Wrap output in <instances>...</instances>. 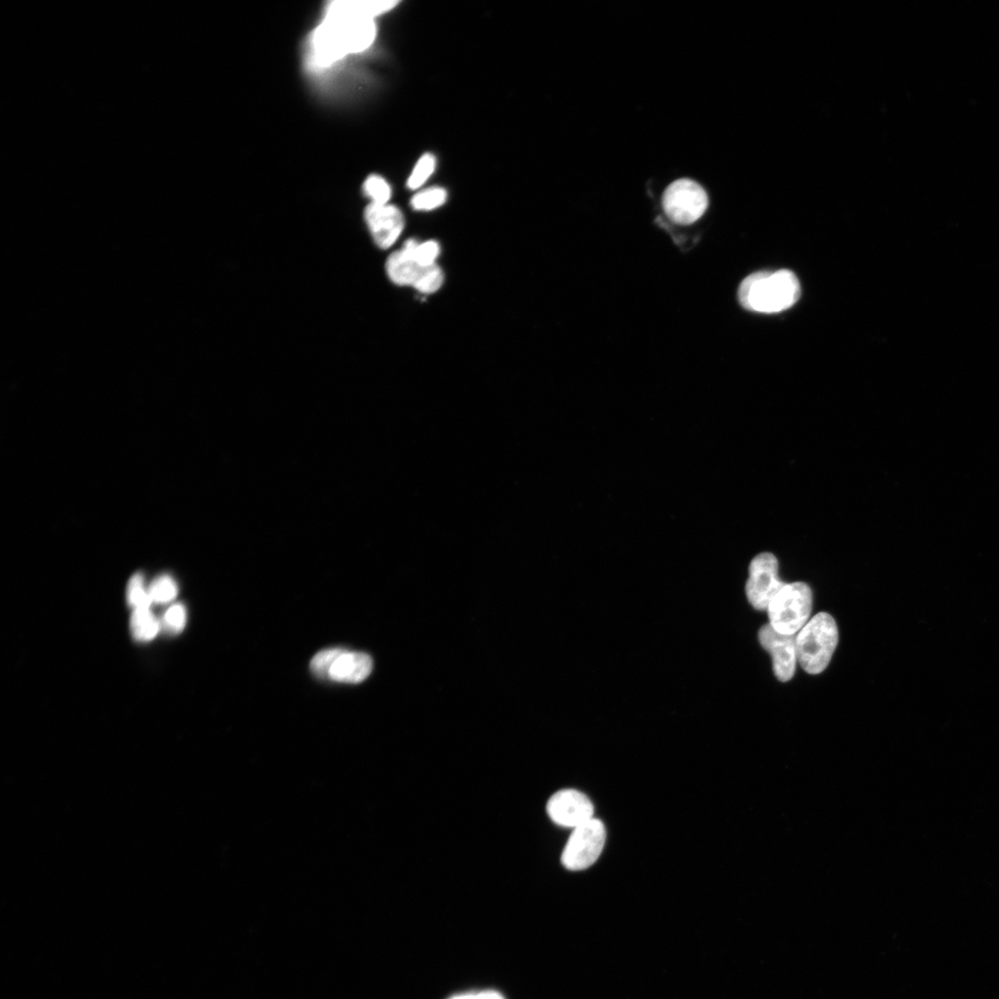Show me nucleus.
I'll list each match as a JSON object with an SVG mask.
<instances>
[{
    "label": "nucleus",
    "mask_w": 999,
    "mask_h": 999,
    "mask_svg": "<svg viewBox=\"0 0 999 999\" xmlns=\"http://www.w3.org/2000/svg\"><path fill=\"white\" fill-rule=\"evenodd\" d=\"M476 999H504V997L497 992L487 991L476 994Z\"/></svg>",
    "instance_id": "24"
},
{
    "label": "nucleus",
    "mask_w": 999,
    "mask_h": 999,
    "mask_svg": "<svg viewBox=\"0 0 999 999\" xmlns=\"http://www.w3.org/2000/svg\"><path fill=\"white\" fill-rule=\"evenodd\" d=\"M745 310L774 314L790 310L801 297V284L791 271H760L748 276L739 289Z\"/></svg>",
    "instance_id": "2"
},
{
    "label": "nucleus",
    "mask_w": 999,
    "mask_h": 999,
    "mask_svg": "<svg viewBox=\"0 0 999 999\" xmlns=\"http://www.w3.org/2000/svg\"><path fill=\"white\" fill-rule=\"evenodd\" d=\"M606 831L601 821L592 818L573 829L562 855L569 871H583L593 866L604 848Z\"/></svg>",
    "instance_id": "6"
},
{
    "label": "nucleus",
    "mask_w": 999,
    "mask_h": 999,
    "mask_svg": "<svg viewBox=\"0 0 999 999\" xmlns=\"http://www.w3.org/2000/svg\"><path fill=\"white\" fill-rule=\"evenodd\" d=\"M796 640L795 635L779 633L771 625L763 626L759 632V641L772 655L775 675L782 682L790 681L795 674Z\"/></svg>",
    "instance_id": "10"
},
{
    "label": "nucleus",
    "mask_w": 999,
    "mask_h": 999,
    "mask_svg": "<svg viewBox=\"0 0 999 999\" xmlns=\"http://www.w3.org/2000/svg\"><path fill=\"white\" fill-rule=\"evenodd\" d=\"M374 19L327 8L326 18L312 38V56L319 67H328L349 54L360 53L374 42Z\"/></svg>",
    "instance_id": "1"
},
{
    "label": "nucleus",
    "mask_w": 999,
    "mask_h": 999,
    "mask_svg": "<svg viewBox=\"0 0 999 999\" xmlns=\"http://www.w3.org/2000/svg\"><path fill=\"white\" fill-rule=\"evenodd\" d=\"M399 5V2H367V0H339V2L332 3L328 7L344 12L355 16L365 17L374 19L376 16L386 14L395 6Z\"/></svg>",
    "instance_id": "13"
},
{
    "label": "nucleus",
    "mask_w": 999,
    "mask_h": 999,
    "mask_svg": "<svg viewBox=\"0 0 999 999\" xmlns=\"http://www.w3.org/2000/svg\"><path fill=\"white\" fill-rule=\"evenodd\" d=\"M451 999H476V994H461V995L454 996Z\"/></svg>",
    "instance_id": "25"
},
{
    "label": "nucleus",
    "mask_w": 999,
    "mask_h": 999,
    "mask_svg": "<svg viewBox=\"0 0 999 999\" xmlns=\"http://www.w3.org/2000/svg\"><path fill=\"white\" fill-rule=\"evenodd\" d=\"M709 198L696 182L680 179L672 183L663 196V207L667 217L679 225L696 222L706 213Z\"/></svg>",
    "instance_id": "5"
},
{
    "label": "nucleus",
    "mask_w": 999,
    "mask_h": 999,
    "mask_svg": "<svg viewBox=\"0 0 999 999\" xmlns=\"http://www.w3.org/2000/svg\"><path fill=\"white\" fill-rule=\"evenodd\" d=\"M838 643L834 620L820 612L802 630L797 637V656L802 667L809 674L822 673L828 665Z\"/></svg>",
    "instance_id": "3"
},
{
    "label": "nucleus",
    "mask_w": 999,
    "mask_h": 999,
    "mask_svg": "<svg viewBox=\"0 0 999 999\" xmlns=\"http://www.w3.org/2000/svg\"><path fill=\"white\" fill-rule=\"evenodd\" d=\"M813 606V593L802 582L785 585L768 606L771 626L779 633L794 635L806 624Z\"/></svg>",
    "instance_id": "4"
},
{
    "label": "nucleus",
    "mask_w": 999,
    "mask_h": 999,
    "mask_svg": "<svg viewBox=\"0 0 999 999\" xmlns=\"http://www.w3.org/2000/svg\"><path fill=\"white\" fill-rule=\"evenodd\" d=\"M404 249L413 256L420 265L424 267L435 265L441 252L440 246L435 241L420 244L416 240L410 239L405 244Z\"/></svg>",
    "instance_id": "16"
},
{
    "label": "nucleus",
    "mask_w": 999,
    "mask_h": 999,
    "mask_svg": "<svg viewBox=\"0 0 999 999\" xmlns=\"http://www.w3.org/2000/svg\"><path fill=\"white\" fill-rule=\"evenodd\" d=\"M187 612L182 603L172 605L165 611L163 623L165 630L172 633L182 632L186 625Z\"/></svg>",
    "instance_id": "21"
},
{
    "label": "nucleus",
    "mask_w": 999,
    "mask_h": 999,
    "mask_svg": "<svg viewBox=\"0 0 999 999\" xmlns=\"http://www.w3.org/2000/svg\"><path fill=\"white\" fill-rule=\"evenodd\" d=\"M365 220L375 244L381 250L395 245L405 228L402 211L390 204H370L365 210Z\"/></svg>",
    "instance_id": "9"
},
{
    "label": "nucleus",
    "mask_w": 999,
    "mask_h": 999,
    "mask_svg": "<svg viewBox=\"0 0 999 999\" xmlns=\"http://www.w3.org/2000/svg\"><path fill=\"white\" fill-rule=\"evenodd\" d=\"M344 649L332 648L320 652L312 661V670L318 676L328 678L329 671Z\"/></svg>",
    "instance_id": "22"
},
{
    "label": "nucleus",
    "mask_w": 999,
    "mask_h": 999,
    "mask_svg": "<svg viewBox=\"0 0 999 999\" xmlns=\"http://www.w3.org/2000/svg\"><path fill=\"white\" fill-rule=\"evenodd\" d=\"M426 268L420 265L404 248L393 253L387 262V271L393 282L414 288L423 276Z\"/></svg>",
    "instance_id": "12"
},
{
    "label": "nucleus",
    "mask_w": 999,
    "mask_h": 999,
    "mask_svg": "<svg viewBox=\"0 0 999 999\" xmlns=\"http://www.w3.org/2000/svg\"><path fill=\"white\" fill-rule=\"evenodd\" d=\"M127 600L133 610L150 607L152 600L148 593V589H145L144 587L143 576L142 574L137 573L129 580L127 586Z\"/></svg>",
    "instance_id": "20"
},
{
    "label": "nucleus",
    "mask_w": 999,
    "mask_h": 999,
    "mask_svg": "<svg viewBox=\"0 0 999 999\" xmlns=\"http://www.w3.org/2000/svg\"><path fill=\"white\" fill-rule=\"evenodd\" d=\"M436 169V159L431 154H425L413 169L408 186L411 190H418L423 186Z\"/></svg>",
    "instance_id": "19"
},
{
    "label": "nucleus",
    "mask_w": 999,
    "mask_h": 999,
    "mask_svg": "<svg viewBox=\"0 0 999 999\" xmlns=\"http://www.w3.org/2000/svg\"><path fill=\"white\" fill-rule=\"evenodd\" d=\"M446 200V190L435 186L416 194L411 199V206L418 211H431L441 207Z\"/></svg>",
    "instance_id": "17"
},
{
    "label": "nucleus",
    "mask_w": 999,
    "mask_h": 999,
    "mask_svg": "<svg viewBox=\"0 0 999 999\" xmlns=\"http://www.w3.org/2000/svg\"><path fill=\"white\" fill-rule=\"evenodd\" d=\"M443 283V273L441 270L435 264L428 266L424 271L419 283L415 289L422 293H433L437 292Z\"/></svg>",
    "instance_id": "23"
},
{
    "label": "nucleus",
    "mask_w": 999,
    "mask_h": 999,
    "mask_svg": "<svg viewBox=\"0 0 999 999\" xmlns=\"http://www.w3.org/2000/svg\"><path fill=\"white\" fill-rule=\"evenodd\" d=\"M372 667L373 662L369 655L344 650L332 665L328 678L341 683L356 684L368 677Z\"/></svg>",
    "instance_id": "11"
},
{
    "label": "nucleus",
    "mask_w": 999,
    "mask_h": 999,
    "mask_svg": "<svg viewBox=\"0 0 999 999\" xmlns=\"http://www.w3.org/2000/svg\"><path fill=\"white\" fill-rule=\"evenodd\" d=\"M547 813L555 824L574 829L593 818L594 807L585 794L569 789L550 798Z\"/></svg>",
    "instance_id": "8"
},
{
    "label": "nucleus",
    "mask_w": 999,
    "mask_h": 999,
    "mask_svg": "<svg viewBox=\"0 0 999 999\" xmlns=\"http://www.w3.org/2000/svg\"><path fill=\"white\" fill-rule=\"evenodd\" d=\"M148 593L152 602L166 604L177 597L178 586L171 576L163 575L152 581Z\"/></svg>",
    "instance_id": "15"
},
{
    "label": "nucleus",
    "mask_w": 999,
    "mask_h": 999,
    "mask_svg": "<svg viewBox=\"0 0 999 999\" xmlns=\"http://www.w3.org/2000/svg\"><path fill=\"white\" fill-rule=\"evenodd\" d=\"M363 189L365 195L371 200L370 204H389L392 188L386 179L378 175H371L366 180Z\"/></svg>",
    "instance_id": "18"
},
{
    "label": "nucleus",
    "mask_w": 999,
    "mask_h": 999,
    "mask_svg": "<svg viewBox=\"0 0 999 999\" xmlns=\"http://www.w3.org/2000/svg\"><path fill=\"white\" fill-rule=\"evenodd\" d=\"M785 585L779 579V563L772 554H760L751 561L746 594L755 609L766 610Z\"/></svg>",
    "instance_id": "7"
},
{
    "label": "nucleus",
    "mask_w": 999,
    "mask_h": 999,
    "mask_svg": "<svg viewBox=\"0 0 999 999\" xmlns=\"http://www.w3.org/2000/svg\"><path fill=\"white\" fill-rule=\"evenodd\" d=\"M130 626L133 637L143 643L155 639L161 630V623L149 608L134 609Z\"/></svg>",
    "instance_id": "14"
}]
</instances>
